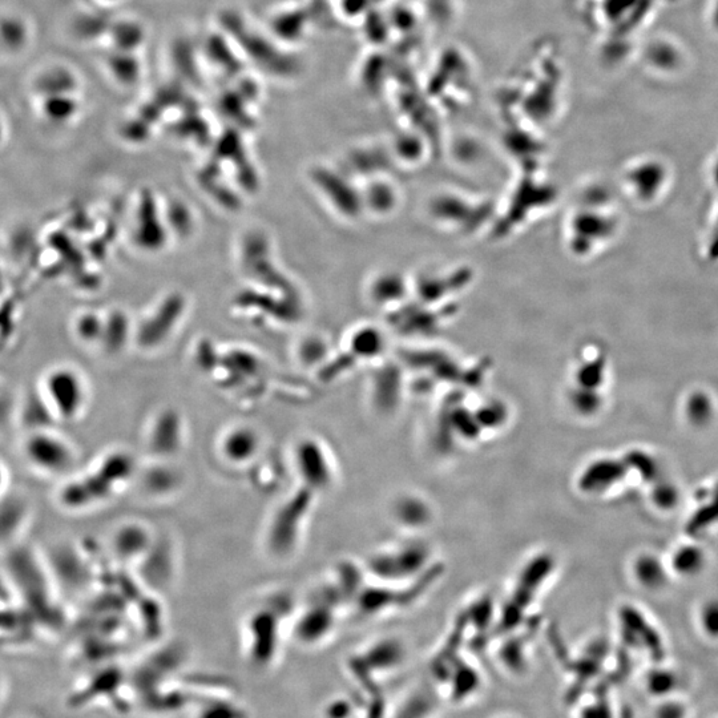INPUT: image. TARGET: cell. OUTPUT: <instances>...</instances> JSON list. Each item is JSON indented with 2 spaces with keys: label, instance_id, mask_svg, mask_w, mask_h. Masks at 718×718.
I'll list each match as a JSON object with an SVG mask.
<instances>
[{
  "label": "cell",
  "instance_id": "cell-1",
  "mask_svg": "<svg viewBox=\"0 0 718 718\" xmlns=\"http://www.w3.org/2000/svg\"><path fill=\"white\" fill-rule=\"evenodd\" d=\"M24 459L40 474L58 477L70 471L75 463V450L62 435L51 430H34L22 445Z\"/></svg>",
  "mask_w": 718,
  "mask_h": 718
},
{
  "label": "cell",
  "instance_id": "cell-2",
  "mask_svg": "<svg viewBox=\"0 0 718 718\" xmlns=\"http://www.w3.org/2000/svg\"><path fill=\"white\" fill-rule=\"evenodd\" d=\"M43 390L47 406L62 421L72 422L83 414L87 405V389L75 370L66 367L51 370L44 379Z\"/></svg>",
  "mask_w": 718,
  "mask_h": 718
},
{
  "label": "cell",
  "instance_id": "cell-3",
  "mask_svg": "<svg viewBox=\"0 0 718 718\" xmlns=\"http://www.w3.org/2000/svg\"><path fill=\"white\" fill-rule=\"evenodd\" d=\"M429 560V550L421 543H410L407 546L390 552H382L370 560V570L386 580L409 578L422 572Z\"/></svg>",
  "mask_w": 718,
  "mask_h": 718
},
{
  "label": "cell",
  "instance_id": "cell-4",
  "mask_svg": "<svg viewBox=\"0 0 718 718\" xmlns=\"http://www.w3.org/2000/svg\"><path fill=\"white\" fill-rule=\"evenodd\" d=\"M294 459H296L297 473L304 480L309 491L325 490L332 483V466L328 454L320 443L312 439L301 441L297 445Z\"/></svg>",
  "mask_w": 718,
  "mask_h": 718
},
{
  "label": "cell",
  "instance_id": "cell-5",
  "mask_svg": "<svg viewBox=\"0 0 718 718\" xmlns=\"http://www.w3.org/2000/svg\"><path fill=\"white\" fill-rule=\"evenodd\" d=\"M628 466L624 459L599 458L588 463L579 475V491L588 495H601L611 491L623 482L628 474Z\"/></svg>",
  "mask_w": 718,
  "mask_h": 718
},
{
  "label": "cell",
  "instance_id": "cell-6",
  "mask_svg": "<svg viewBox=\"0 0 718 718\" xmlns=\"http://www.w3.org/2000/svg\"><path fill=\"white\" fill-rule=\"evenodd\" d=\"M261 438L250 426H233L220 439V454L232 465H246L260 453Z\"/></svg>",
  "mask_w": 718,
  "mask_h": 718
},
{
  "label": "cell",
  "instance_id": "cell-7",
  "mask_svg": "<svg viewBox=\"0 0 718 718\" xmlns=\"http://www.w3.org/2000/svg\"><path fill=\"white\" fill-rule=\"evenodd\" d=\"M277 624L273 616L266 612H258L248 621V651L252 652V659L256 663H266L270 655L273 656L276 647Z\"/></svg>",
  "mask_w": 718,
  "mask_h": 718
},
{
  "label": "cell",
  "instance_id": "cell-8",
  "mask_svg": "<svg viewBox=\"0 0 718 718\" xmlns=\"http://www.w3.org/2000/svg\"><path fill=\"white\" fill-rule=\"evenodd\" d=\"M632 574L641 588L649 592H659L667 587L669 568L663 560L651 552H643L632 564Z\"/></svg>",
  "mask_w": 718,
  "mask_h": 718
},
{
  "label": "cell",
  "instance_id": "cell-9",
  "mask_svg": "<svg viewBox=\"0 0 718 718\" xmlns=\"http://www.w3.org/2000/svg\"><path fill=\"white\" fill-rule=\"evenodd\" d=\"M334 617L330 612L329 605H316L305 615H302L297 624V635L302 643L313 644L321 641L332 629Z\"/></svg>",
  "mask_w": 718,
  "mask_h": 718
},
{
  "label": "cell",
  "instance_id": "cell-10",
  "mask_svg": "<svg viewBox=\"0 0 718 718\" xmlns=\"http://www.w3.org/2000/svg\"><path fill=\"white\" fill-rule=\"evenodd\" d=\"M708 554L699 544H683L673 552L669 570L680 578H696L707 568Z\"/></svg>",
  "mask_w": 718,
  "mask_h": 718
},
{
  "label": "cell",
  "instance_id": "cell-11",
  "mask_svg": "<svg viewBox=\"0 0 718 718\" xmlns=\"http://www.w3.org/2000/svg\"><path fill=\"white\" fill-rule=\"evenodd\" d=\"M148 531L140 524H125L116 532L114 544L115 551L123 559H132L143 554L149 546Z\"/></svg>",
  "mask_w": 718,
  "mask_h": 718
},
{
  "label": "cell",
  "instance_id": "cell-12",
  "mask_svg": "<svg viewBox=\"0 0 718 718\" xmlns=\"http://www.w3.org/2000/svg\"><path fill=\"white\" fill-rule=\"evenodd\" d=\"M716 407L712 398L705 393H695L685 403V418L695 429H707L715 419Z\"/></svg>",
  "mask_w": 718,
  "mask_h": 718
},
{
  "label": "cell",
  "instance_id": "cell-13",
  "mask_svg": "<svg viewBox=\"0 0 718 718\" xmlns=\"http://www.w3.org/2000/svg\"><path fill=\"white\" fill-rule=\"evenodd\" d=\"M365 659L378 669H393L405 659V648L398 640L379 641L366 653Z\"/></svg>",
  "mask_w": 718,
  "mask_h": 718
},
{
  "label": "cell",
  "instance_id": "cell-14",
  "mask_svg": "<svg viewBox=\"0 0 718 718\" xmlns=\"http://www.w3.org/2000/svg\"><path fill=\"white\" fill-rule=\"evenodd\" d=\"M75 86L74 76H71L62 68L47 71L46 74L40 76L38 83H36V88H38L42 98L51 95L72 94Z\"/></svg>",
  "mask_w": 718,
  "mask_h": 718
},
{
  "label": "cell",
  "instance_id": "cell-15",
  "mask_svg": "<svg viewBox=\"0 0 718 718\" xmlns=\"http://www.w3.org/2000/svg\"><path fill=\"white\" fill-rule=\"evenodd\" d=\"M42 111L44 116L56 123H62L72 118L76 111L74 95H51L43 98Z\"/></svg>",
  "mask_w": 718,
  "mask_h": 718
},
{
  "label": "cell",
  "instance_id": "cell-16",
  "mask_svg": "<svg viewBox=\"0 0 718 718\" xmlns=\"http://www.w3.org/2000/svg\"><path fill=\"white\" fill-rule=\"evenodd\" d=\"M628 469H635L641 475V478L648 482H657L660 479V466L652 455L644 453V451L632 450L631 453L624 458Z\"/></svg>",
  "mask_w": 718,
  "mask_h": 718
},
{
  "label": "cell",
  "instance_id": "cell-17",
  "mask_svg": "<svg viewBox=\"0 0 718 718\" xmlns=\"http://www.w3.org/2000/svg\"><path fill=\"white\" fill-rule=\"evenodd\" d=\"M27 40L26 24L15 18H4L0 20V44L18 50L23 47Z\"/></svg>",
  "mask_w": 718,
  "mask_h": 718
},
{
  "label": "cell",
  "instance_id": "cell-18",
  "mask_svg": "<svg viewBox=\"0 0 718 718\" xmlns=\"http://www.w3.org/2000/svg\"><path fill=\"white\" fill-rule=\"evenodd\" d=\"M399 518L407 526H422L429 520L430 511L422 502L417 499L405 500L398 507Z\"/></svg>",
  "mask_w": 718,
  "mask_h": 718
},
{
  "label": "cell",
  "instance_id": "cell-19",
  "mask_svg": "<svg viewBox=\"0 0 718 718\" xmlns=\"http://www.w3.org/2000/svg\"><path fill=\"white\" fill-rule=\"evenodd\" d=\"M652 502L661 510H672L680 502V492L675 484L659 479L652 490Z\"/></svg>",
  "mask_w": 718,
  "mask_h": 718
},
{
  "label": "cell",
  "instance_id": "cell-20",
  "mask_svg": "<svg viewBox=\"0 0 718 718\" xmlns=\"http://www.w3.org/2000/svg\"><path fill=\"white\" fill-rule=\"evenodd\" d=\"M474 415L482 430L498 429V427H502L507 419L506 409L502 405H496V403H490V405L482 407Z\"/></svg>",
  "mask_w": 718,
  "mask_h": 718
},
{
  "label": "cell",
  "instance_id": "cell-21",
  "mask_svg": "<svg viewBox=\"0 0 718 718\" xmlns=\"http://www.w3.org/2000/svg\"><path fill=\"white\" fill-rule=\"evenodd\" d=\"M700 625L705 635L717 639L718 637V599L705 601L700 609Z\"/></svg>",
  "mask_w": 718,
  "mask_h": 718
},
{
  "label": "cell",
  "instance_id": "cell-22",
  "mask_svg": "<svg viewBox=\"0 0 718 718\" xmlns=\"http://www.w3.org/2000/svg\"><path fill=\"white\" fill-rule=\"evenodd\" d=\"M572 405H574L579 414L590 417V415H594L600 410L601 398L596 394L595 390H578L572 397Z\"/></svg>",
  "mask_w": 718,
  "mask_h": 718
},
{
  "label": "cell",
  "instance_id": "cell-23",
  "mask_svg": "<svg viewBox=\"0 0 718 718\" xmlns=\"http://www.w3.org/2000/svg\"><path fill=\"white\" fill-rule=\"evenodd\" d=\"M648 684L653 695H664L675 685V677L669 675L668 672H655L649 677Z\"/></svg>",
  "mask_w": 718,
  "mask_h": 718
},
{
  "label": "cell",
  "instance_id": "cell-24",
  "mask_svg": "<svg viewBox=\"0 0 718 718\" xmlns=\"http://www.w3.org/2000/svg\"><path fill=\"white\" fill-rule=\"evenodd\" d=\"M685 709L680 704H664L657 711V718H684Z\"/></svg>",
  "mask_w": 718,
  "mask_h": 718
},
{
  "label": "cell",
  "instance_id": "cell-25",
  "mask_svg": "<svg viewBox=\"0 0 718 718\" xmlns=\"http://www.w3.org/2000/svg\"><path fill=\"white\" fill-rule=\"evenodd\" d=\"M7 486V470L4 469L2 463H0V494L6 490Z\"/></svg>",
  "mask_w": 718,
  "mask_h": 718
},
{
  "label": "cell",
  "instance_id": "cell-26",
  "mask_svg": "<svg viewBox=\"0 0 718 718\" xmlns=\"http://www.w3.org/2000/svg\"><path fill=\"white\" fill-rule=\"evenodd\" d=\"M6 681H4L3 676L0 675V707H2L4 699H6Z\"/></svg>",
  "mask_w": 718,
  "mask_h": 718
},
{
  "label": "cell",
  "instance_id": "cell-27",
  "mask_svg": "<svg viewBox=\"0 0 718 718\" xmlns=\"http://www.w3.org/2000/svg\"><path fill=\"white\" fill-rule=\"evenodd\" d=\"M4 137H6V124H4V120L0 116V144L3 143Z\"/></svg>",
  "mask_w": 718,
  "mask_h": 718
},
{
  "label": "cell",
  "instance_id": "cell-28",
  "mask_svg": "<svg viewBox=\"0 0 718 718\" xmlns=\"http://www.w3.org/2000/svg\"><path fill=\"white\" fill-rule=\"evenodd\" d=\"M23 718H27V717H23Z\"/></svg>",
  "mask_w": 718,
  "mask_h": 718
}]
</instances>
